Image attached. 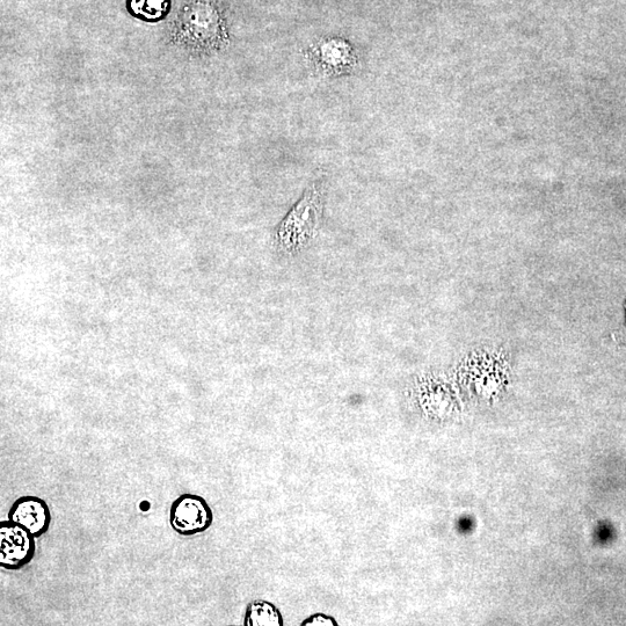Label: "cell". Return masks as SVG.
Segmentation results:
<instances>
[{
	"instance_id": "cell-1",
	"label": "cell",
	"mask_w": 626,
	"mask_h": 626,
	"mask_svg": "<svg viewBox=\"0 0 626 626\" xmlns=\"http://www.w3.org/2000/svg\"><path fill=\"white\" fill-rule=\"evenodd\" d=\"M324 207L323 185L311 184L276 227L273 235L275 249L285 256H296L307 249L322 228Z\"/></svg>"
},
{
	"instance_id": "cell-4",
	"label": "cell",
	"mask_w": 626,
	"mask_h": 626,
	"mask_svg": "<svg viewBox=\"0 0 626 626\" xmlns=\"http://www.w3.org/2000/svg\"><path fill=\"white\" fill-rule=\"evenodd\" d=\"M170 526L180 536L206 533L213 526L214 512L208 501L198 494H181L170 508Z\"/></svg>"
},
{
	"instance_id": "cell-2",
	"label": "cell",
	"mask_w": 626,
	"mask_h": 626,
	"mask_svg": "<svg viewBox=\"0 0 626 626\" xmlns=\"http://www.w3.org/2000/svg\"><path fill=\"white\" fill-rule=\"evenodd\" d=\"M305 57L313 71L323 77L351 75L359 68V55L351 42L326 38L311 46Z\"/></svg>"
},
{
	"instance_id": "cell-6",
	"label": "cell",
	"mask_w": 626,
	"mask_h": 626,
	"mask_svg": "<svg viewBox=\"0 0 626 626\" xmlns=\"http://www.w3.org/2000/svg\"><path fill=\"white\" fill-rule=\"evenodd\" d=\"M285 617L271 601L254 600L247 606L244 626H283Z\"/></svg>"
},
{
	"instance_id": "cell-8",
	"label": "cell",
	"mask_w": 626,
	"mask_h": 626,
	"mask_svg": "<svg viewBox=\"0 0 626 626\" xmlns=\"http://www.w3.org/2000/svg\"><path fill=\"white\" fill-rule=\"evenodd\" d=\"M301 626H339V623L333 616L317 613L304 620Z\"/></svg>"
},
{
	"instance_id": "cell-7",
	"label": "cell",
	"mask_w": 626,
	"mask_h": 626,
	"mask_svg": "<svg viewBox=\"0 0 626 626\" xmlns=\"http://www.w3.org/2000/svg\"><path fill=\"white\" fill-rule=\"evenodd\" d=\"M171 0H129V11L134 17L147 21H159L170 11Z\"/></svg>"
},
{
	"instance_id": "cell-5",
	"label": "cell",
	"mask_w": 626,
	"mask_h": 626,
	"mask_svg": "<svg viewBox=\"0 0 626 626\" xmlns=\"http://www.w3.org/2000/svg\"><path fill=\"white\" fill-rule=\"evenodd\" d=\"M9 519L24 524L35 538H39L48 533L52 524V511L45 500L35 496H24L13 502Z\"/></svg>"
},
{
	"instance_id": "cell-3",
	"label": "cell",
	"mask_w": 626,
	"mask_h": 626,
	"mask_svg": "<svg viewBox=\"0 0 626 626\" xmlns=\"http://www.w3.org/2000/svg\"><path fill=\"white\" fill-rule=\"evenodd\" d=\"M36 553L35 537L24 524L0 521V567L19 571L31 564Z\"/></svg>"
}]
</instances>
